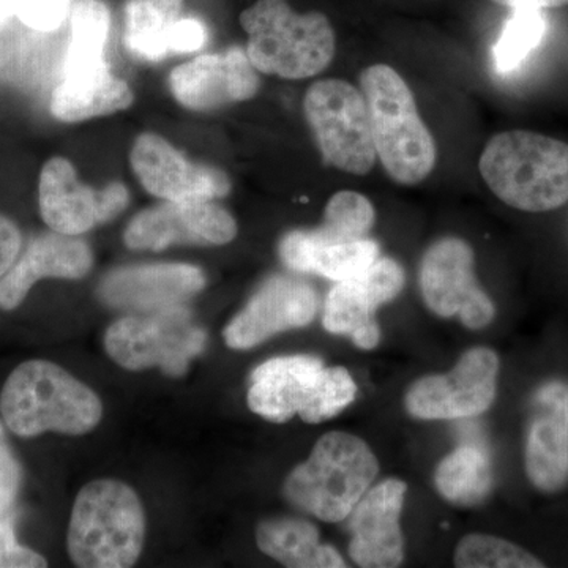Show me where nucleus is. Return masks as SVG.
<instances>
[{
    "label": "nucleus",
    "instance_id": "nucleus-17",
    "mask_svg": "<svg viewBox=\"0 0 568 568\" xmlns=\"http://www.w3.org/2000/svg\"><path fill=\"white\" fill-rule=\"evenodd\" d=\"M407 485L387 478L369 489L351 511L349 556L362 568H395L405 560V538L399 528Z\"/></svg>",
    "mask_w": 568,
    "mask_h": 568
},
{
    "label": "nucleus",
    "instance_id": "nucleus-35",
    "mask_svg": "<svg viewBox=\"0 0 568 568\" xmlns=\"http://www.w3.org/2000/svg\"><path fill=\"white\" fill-rule=\"evenodd\" d=\"M22 248L20 227L9 216L0 213V278L10 271Z\"/></svg>",
    "mask_w": 568,
    "mask_h": 568
},
{
    "label": "nucleus",
    "instance_id": "nucleus-16",
    "mask_svg": "<svg viewBox=\"0 0 568 568\" xmlns=\"http://www.w3.org/2000/svg\"><path fill=\"white\" fill-rule=\"evenodd\" d=\"M316 312L313 286L295 276H272L227 325L224 342L233 349H250L271 336L308 325Z\"/></svg>",
    "mask_w": 568,
    "mask_h": 568
},
{
    "label": "nucleus",
    "instance_id": "nucleus-4",
    "mask_svg": "<svg viewBox=\"0 0 568 568\" xmlns=\"http://www.w3.org/2000/svg\"><path fill=\"white\" fill-rule=\"evenodd\" d=\"M246 54L260 73L306 80L327 70L336 52V33L327 14L295 11L287 0H256L242 11Z\"/></svg>",
    "mask_w": 568,
    "mask_h": 568
},
{
    "label": "nucleus",
    "instance_id": "nucleus-34",
    "mask_svg": "<svg viewBox=\"0 0 568 568\" xmlns=\"http://www.w3.org/2000/svg\"><path fill=\"white\" fill-rule=\"evenodd\" d=\"M207 41V29L196 18H181L171 37V55L200 51Z\"/></svg>",
    "mask_w": 568,
    "mask_h": 568
},
{
    "label": "nucleus",
    "instance_id": "nucleus-22",
    "mask_svg": "<svg viewBox=\"0 0 568 568\" xmlns=\"http://www.w3.org/2000/svg\"><path fill=\"white\" fill-rule=\"evenodd\" d=\"M537 402L540 409L529 428L526 473L534 487L555 493L568 478L567 418L559 384L545 387Z\"/></svg>",
    "mask_w": 568,
    "mask_h": 568
},
{
    "label": "nucleus",
    "instance_id": "nucleus-5",
    "mask_svg": "<svg viewBox=\"0 0 568 568\" xmlns=\"http://www.w3.org/2000/svg\"><path fill=\"white\" fill-rule=\"evenodd\" d=\"M144 540V508L129 485L104 478L91 481L78 493L67 538L74 566L133 567Z\"/></svg>",
    "mask_w": 568,
    "mask_h": 568
},
{
    "label": "nucleus",
    "instance_id": "nucleus-12",
    "mask_svg": "<svg viewBox=\"0 0 568 568\" xmlns=\"http://www.w3.org/2000/svg\"><path fill=\"white\" fill-rule=\"evenodd\" d=\"M499 358L488 347L462 355L447 375L418 379L406 394V409L422 420H455L484 414L495 402Z\"/></svg>",
    "mask_w": 568,
    "mask_h": 568
},
{
    "label": "nucleus",
    "instance_id": "nucleus-20",
    "mask_svg": "<svg viewBox=\"0 0 568 568\" xmlns=\"http://www.w3.org/2000/svg\"><path fill=\"white\" fill-rule=\"evenodd\" d=\"M405 282V271L390 257H377L362 274L336 282L325 301V331L351 336L358 328L376 323V310L394 301Z\"/></svg>",
    "mask_w": 568,
    "mask_h": 568
},
{
    "label": "nucleus",
    "instance_id": "nucleus-10",
    "mask_svg": "<svg viewBox=\"0 0 568 568\" xmlns=\"http://www.w3.org/2000/svg\"><path fill=\"white\" fill-rule=\"evenodd\" d=\"M473 246L458 237H444L426 250L420 268L426 306L440 317L459 316L470 331L495 320L496 308L476 280Z\"/></svg>",
    "mask_w": 568,
    "mask_h": 568
},
{
    "label": "nucleus",
    "instance_id": "nucleus-30",
    "mask_svg": "<svg viewBox=\"0 0 568 568\" xmlns=\"http://www.w3.org/2000/svg\"><path fill=\"white\" fill-rule=\"evenodd\" d=\"M376 222L375 205L368 197L353 190L336 192L325 205L323 233L345 241L366 237Z\"/></svg>",
    "mask_w": 568,
    "mask_h": 568
},
{
    "label": "nucleus",
    "instance_id": "nucleus-33",
    "mask_svg": "<svg viewBox=\"0 0 568 568\" xmlns=\"http://www.w3.org/2000/svg\"><path fill=\"white\" fill-rule=\"evenodd\" d=\"M21 484V467L0 425V519L9 511Z\"/></svg>",
    "mask_w": 568,
    "mask_h": 568
},
{
    "label": "nucleus",
    "instance_id": "nucleus-27",
    "mask_svg": "<svg viewBox=\"0 0 568 568\" xmlns=\"http://www.w3.org/2000/svg\"><path fill=\"white\" fill-rule=\"evenodd\" d=\"M111 14L102 0H78L71 10V40L65 58L67 74L100 69L110 33Z\"/></svg>",
    "mask_w": 568,
    "mask_h": 568
},
{
    "label": "nucleus",
    "instance_id": "nucleus-25",
    "mask_svg": "<svg viewBox=\"0 0 568 568\" xmlns=\"http://www.w3.org/2000/svg\"><path fill=\"white\" fill-rule=\"evenodd\" d=\"M183 0H129L123 10V43L136 58L162 61L182 18Z\"/></svg>",
    "mask_w": 568,
    "mask_h": 568
},
{
    "label": "nucleus",
    "instance_id": "nucleus-2",
    "mask_svg": "<svg viewBox=\"0 0 568 568\" xmlns=\"http://www.w3.org/2000/svg\"><path fill=\"white\" fill-rule=\"evenodd\" d=\"M3 422L21 437L47 432L80 436L100 424L103 406L91 387L48 361L14 368L0 394Z\"/></svg>",
    "mask_w": 568,
    "mask_h": 568
},
{
    "label": "nucleus",
    "instance_id": "nucleus-31",
    "mask_svg": "<svg viewBox=\"0 0 568 568\" xmlns=\"http://www.w3.org/2000/svg\"><path fill=\"white\" fill-rule=\"evenodd\" d=\"M71 0H0V24L20 20L33 31L51 32L69 17Z\"/></svg>",
    "mask_w": 568,
    "mask_h": 568
},
{
    "label": "nucleus",
    "instance_id": "nucleus-37",
    "mask_svg": "<svg viewBox=\"0 0 568 568\" xmlns=\"http://www.w3.org/2000/svg\"><path fill=\"white\" fill-rule=\"evenodd\" d=\"M351 338H353L355 346L361 347V349H375L381 339L379 325L377 323L365 325V327L355 331Z\"/></svg>",
    "mask_w": 568,
    "mask_h": 568
},
{
    "label": "nucleus",
    "instance_id": "nucleus-14",
    "mask_svg": "<svg viewBox=\"0 0 568 568\" xmlns=\"http://www.w3.org/2000/svg\"><path fill=\"white\" fill-rule=\"evenodd\" d=\"M130 163L149 193L170 203L215 201L226 196L231 181L216 168L190 162L170 141L142 133L134 141Z\"/></svg>",
    "mask_w": 568,
    "mask_h": 568
},
{
    "label": "nucleus",
    "instance_id": "nucleus-7",
    "mask_svg": "<svg viewBox=\"0 0 568 568\" xmlns=\"http://www.w3.org/2000/svg\"><path fill=\"white\" fill-rule=\"evenodd\" d=\"M379 474V463L361 437L331 432L284 481V496L321 521L349 517Z\"/></svg>",
    "mask_w": 568,
    "mask_h": 568
},
{
    "label": "nucleus",
    "instance_id": "nucleus-32",
    "mask_svg": "<svg viewBox=\"0 0 568 568\" xmlns=\"http://www.w3.org/2000/svg\"><path fill=\"white\" fill-rule=\"evenodd\" d=\"M43 556L28 547H21L14 537L13 518L0 519V568H43Z\"/></svg>",
    "mask_w": 568,
    "mask_h": 568
},
{
    "label": "nucleus",
    "instance_id": "nucleus-1",
    "mask_svg": "<svg viewBox=\"0 0 568 568\" xmlns=\"http://www.w3.org/2000/svg\"><path fill=\"white\" fill-rule=\"evenodd\" d=\"M478 171L489 190L517 211L551 212L568 203V144L526 130L493 136Z\"/></svg>",
    "mask_w": 568,
    "mask_h": 568
},
{
    "label": "nucleus",
    "instance_id": "nucleus-24",
    "mask_svg": "<svg viewBox=\"0 0 568 568\" xmlns=\"http://www.w3.org/2000/svg\"><path fill=\"white\" fill-rule=\"evenodd\" d=\"M256 544L268 558L291 568H345L335 548L320 541L312 523L298 518H271L256 529Z\"/></svg>",
    "mask_w": 568,
    "mask_h": 568
},
{
    "label": "nucleus",
    "instance_id": "nucleus-26",
    "mask_svg": "<svg viewBox=\"0 0 568 568\" xmlns=\"http://www.w3.org/2000/svg\"><path fill=\"white\" fill-rule=\"evenodd\" d=\"M435 484L448 503L477 506L487 499L493 488V467L487 450L476 444L458 447L437 465Z\"/></svg>",
    "mask_w": 568,
    "mask_h": 568
},
{
    "label": "nucleus",
    "instance_id": "nucleus-38",
    "mask_svg": "<svg viewBox=\"0 0 568 568\" xmlns=\"http://www.w3.org/2000/svg\"><path fill=\"white\" fill-rule=\"evenodd\" d=\"M566 418H567V432H568V399H567V410H566Z\"/></svg>",
    "mask_w": 568,
    "mask_h": 568
},
{
    "label": "nucleus",
    "instance_id": "nucleus-6",
    "mask_svg": "<svg viewBox=\"0 0 568 568\" xmlns=\"http://www.w3.org/2000/svg\"><path fill=\"white\" fill-rule=\"evenodd\" d=\"M355 395L357 386L343 366L325 368L321 358L291 355L271 358L254 369L248 406L275 424L294 416L306 424H321L338 416Z\"/></svg>",
    "mask_w": 568,
    "mask_h": 568
},
{
    "label": "nucleus",
    "instance_id": "nucleus-13",
    "mask_svg": "<svg viewBox=\"0 0 568 568\" xmlns=\"http://www.w3.org/2000/svg\"><path fill=\"white\" fill-rule=\"evenodd\" d=\"M237 235V223L215 201H185L145 209L126 226V246L160 252L173 245H226Z\"/></svg>",
    "mask_w": 568,
    "mask_h": 568
},
{
    "label": "nucleus",
    "instance_id": "nucleus-29",
    "mask_svg": "<svg viewBox=\"0 0 568 568\" xmlns=\"http://www.w3.org/2000/svg\"><path fill=\"white\" fill-rule=\"evenodd\" d=\"M458 568H541L545 564L506 538L470 534L455 551Z\"/></svg>",
    "mask_w": 568,
    "mask_h": 568
},
{
    "label": "nucleus",
    "instance_id": "nucleus-15",
    "mask_svg": "<svg viewBox=\"0 0 568 568\" xmlns=\"http://www.w3.org/2000/svg\"><path fill=\"white\" fill-rule=\"evenodd\" d=\"M170 88L186 110L213 111L252 100L260 91L261 78L245 48L234 47L175 67Z\"/></svg>",
    "mask_w": 568,
    "mask_h": 568
},
{
    "label": "nucleus",
    "instance_id": "nucleus-9",
    "mask_svg": "<svg viewBox=\"0 0 568 568\" xmlns=\"http://www.w3.org/2000/svg\"><path fill=\"white\" fill-rule=\"evenodd\" d=\"M304 112L325 163L346 174L372 173L377 155L362 91L336 78L316 81L305 93Z\"/></svg>",
    "mask_w": 568,
    "mask_h": 568
},
{
    "label": "nucleus",
    "instance_id": "nucleus-19",
    "mask_svg": "<svg viewBox=\"0 0 568 568\" xmlns=\"http://www.w3.org/2000/svg\"><path fill=\"white\" fill-rule=\"evenodd\" d=\"M203 272L189 264H149L123 267L104 276L100 298L114 308L152 312L182 305L200 293Z\"/></svg>",
    "mask_w": 568,
    "mask_h": 568
},
{
    "label": "nucleus",
    "instance_id": "nucleus-11",
    "mask_svg": "<svg viewBox=\"0 0 568 568\" xmlns=\"http://www.w3.org/2000/svg\"><path fill=\"white\" fill-rule=\"evenodd\" d=\"M130 194L121 182L103 189L84 185L73 163L65 156H52L41 168L39 207L41 219L55 233L81 235L111 222L125 211Z\"/></svg>",
    "mask_w": 568,
    "mask_h": 568
},
{
    "label": "nucleus",
    "instance_id": "nucleus-3",
    "mask_svg": "<svg viewBox=\"0 0 568 568\" xmlns=\"http://www.w3.org/2000/svg\"><path fill=\"white\" fill-rule=\"evenodd\" d=\"M364 93L372 123L376 155L392 181L414 186L435 171V138L418 112L405 78L386 63L362 71Z\"/></svg>",
    "mask_w": 568,
    "mask_h": 568
},
{
    "label": "nucleus",
    "instance_id": "nucleus-23",
    "mask_svg": "<svg viewBox=\"0 0 568 568\" xmlns=\"http://www.w3.org/2000/svg\"><path fill=\"white\" fill-rule=\"evenodd\" d=\"M133 102L134 93L129 82L115 77L104 65L67 74L52 92L50 111L58 121L78 123L129 110Z\"/></svg>",
    "mask_w": 568,
    "mask_h": 568
},
{
    "label": "nucleus",
    "instance_id": "nucleus-21",
    "mask_svg": "<svg viewBox=\"0 0 568 568\" xmlns=\"http://www.w3.org/2000/svg\"><path fill=\"white\" fill-rule=\"evenodd\" d=\"M280 256L295 272L343 282L362 274L375 263L379 257V245L368 237L357 241L332 237L315 227L284 235Z\"/></svg>",
    "mask_w": 568,
    "mask_h": 568
},
{
    "label": "nucleus",
    "instance_id": "nucleus-28",
    "mask_svg": "<svg viewBox=\"0 0 568 568\" xmlns=\"http://www.w3.org/2000/svg\"><path fill=\"white\" fill-rule=\"evenodd\" d=\"M511 17L504 26L503 33L493 48V62L497 73L506 74L518 70L526 59L540 47L548 31L544 10H511Z\"/></svg>",
    "mask_w": 568,
    "mask_h": 568
},
{
    "label": "nucleus",
    "instance_id": "nucleus-8",
    "mask_svg": "<svg viewBox=\"0 0 568 568\" xmlns=\"http://www.w3.org/2000/svg\"><path fill=\"white\" fill-rule=\"evenodd\" d=\"M205 342V332L182 305L122 317L104 335L106 353L122 368L140 372L160 366L174 377L185 375Z\"/></svg>",
    "mask_w": 568,
    "mask_h": 568
},
{
    "label": "nucleus",
    "instance_id": "nucleus-36",
    "mask_svg": "<svg viewBox=\"0 0 568 568\" xmlns=\"http://www.w3.org/2000/svg\"><path fill=\"white\" fill-rule=\"evenodd\" d=\"M496 6L507 7V9H536V10H552L562 9L568 7V0H489Z\"/></svg>",
    "mask_w": 568,
    "mask_h": 568
},
{
    "label": "nucleus",
    "instance_id": "nucleus-18",
    "mask_svg": "<svg viewBox=\"0 0 568 568\" xmlns=\"http://www.w3.org/2000/svg\"><path fill=\"white\" fill-rule=\"evenodd\" d=\"M91 246L78 235L41 234L26 246L9 272L0 278V308H18L29 291L43 278L80 280L91 272Z\"/></svg>",
    "mask_w": 568,
    "mask_h": 568
}]
</instances>
